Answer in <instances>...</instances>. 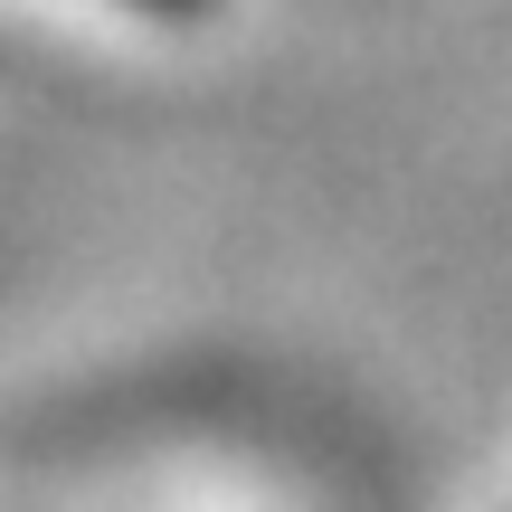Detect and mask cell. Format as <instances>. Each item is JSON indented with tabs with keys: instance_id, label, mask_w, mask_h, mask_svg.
<instances>
[{
	"instance_id": "1",
	"label": "cell",
	"mask_w": 512,
	"mask_h": 512,
	"mask_svg": "<svg viewBox=\"0 0 512 512\" xmlns=\"http://www.w3.org/2000/svg\"><path fill=\"white\" fill-rule=\"evenodd\" d=\"M114 10H133V19H162V29H190V19H209L219 0H114Z\"/></svg>"
}]
</instances>
